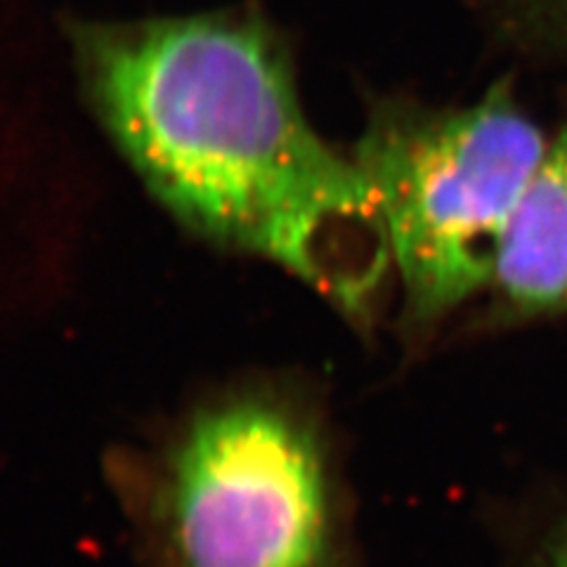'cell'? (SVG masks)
I'll return each mask as SVG.
<instances>
[{"instance_id":"6da1fadb","label":"cell","mask_w":567,"mask_h":567,"mask_svg":"<svg viewBox=\"0 0 567 567\" xmlns=\"http://www.w3.org/2000/svg\"><path fill=\"white\" fill-rule=\"evenodd\" d=\"M69 39L102 128L173 218L371 324L393 272L379 202L354 158L310 126L268 22H76Z\"/></svg>"},{"instance_id":"7a4b0ae2","label":"cell","mask_w":567,"mask_h":567,"mask_svg":"<svg viewBox=\"0 0 567 567\" xmlns=\"http://www.w3.org/2000/svg\"><path fill=\"white\" fill-rule=\"evenodd\" d=\"M102 475L140 567H364L346 452L303 383L208 390Z\"/></svg>"},{"instance_id":"3957f363","label":"cell","mask_w":567,"mask_h":567,"mask_svg":"<svg viewBox=\"0 0 567 567\" xmlns=\"http://www.w3.org/2000/svg\"><path fill=\"white\" fill-rule=\"evenodd\" d=\"M548 140L504 85L466 106L371 116L352 158L379 202L412 336L492 289Z\"/></svg>"},{"instance_id":"277c9868","label":"cell","mask_w":567,"mask_h":567,"mask_svg":"<svg viewBox=\"0 0 567 567\" xmlns=\"http://www.w3.org/2000/svg\"><path fill=\"white\" fill-rule=\"evenodd\" d=\"M489 293L513 319L567 312V123L548 140Z\"/></svg>"},{"instance_id":"5b68a950","label":"cell","mask_w":567,"mask_h":567,"mask_svg":"<svg viewBox=\"0 0 567 567\" xmlns=\"http://www.w3.org/2000/svg\"><path fill=\"white\" fill-rule=\"evenodd\" d=\"M518 567H567V496L525 548Z\"/></svg>"},{"instance_id":"8992f818","label":"cell","mask_w":567,"mask_h":567,"mask_svg":"<svg viewBox=\"0 0 567 567\" xmlns=\"http://www.w3.org/2000/svg\"><path fill=\"white\" fill-rule=\"evenodd\" d=\"M565 6H567V0H565Z\"/></svg>"}]
</instances>
